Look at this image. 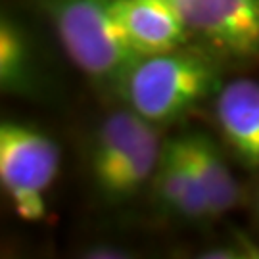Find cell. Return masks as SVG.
<instances>
[{
	"label": "cell",
	"instance_id": "1",
	"mask_svg": "<svg viewBox=\"0 0 259 259\" xmlns=\"http://www.w3.org/2000/svg\"><path fill=\"white\" fill-rule=\"evenodd\" d=\"M50 12L73 64L94 81L121 87L142 56L133 47L111 0H54Z\"/></svg>",
	"mask_w": 259,
	"mask_h": 259
},
{
	"label": "cell",
	"instance_id": "2",
	"mask_svg": "<svg viewBox=\"0 0 259 259\" xmlns=\"http://www.w3.org/2000/svg\"><path fill=\"white\" fill-rule=\"evenodd\" d=\"M213 83L215 67L207 58L173 50L140 58L119 89L142 119L167 123L202 100Z\"/></svg>",
	"mask_w": 259,
	"mask_h": 259
},
{
	"label": "cell",
	"instance_id": "3",
	"mask_svg": "<svg viewBox=\"0 0 259 259\" xmlns=\"http://www.w3.org/2000/svg\"><path fill=\"white\" fill-rule=\"evenodd\" d=\"M186 29L232 56L259 54V0H177Z\"/></svg>",
	"mask_w": 259,
	"mask_h": 259
},
{
	"label": "cell",
	"instance_id": "4",
	"mask_svg": "<svg viewBox=\"0 0 259 259\" xmlns=\"http://www.w3.org/2000/svg\"><path fill=\"white\" fill-rule=\"evenodd\" d=\"M60 165V152L42 133L18 123L0 125V181L10 196L45 192Z\"/></svg>",
	"mask_w": 259,
	"mask_h": 259
},
{
	"label": "cell",
	"instance_id": "5",
	"mask_svg": "<svg viewBox=\"0 0 259 259\" xmlns=\"http://www.w3.org/2000/svg\"><path fill=\"white\" fill-rule=\"evenodd\" d=\"M111 4L142 58L173 52L185 42L188 29L173 0H111Z\"/></svg>",
	"mask_w": 259,
	"mask_h": 259
},
{
	"label": "cell",
	"instance_id": "6",
	"mask_svg": "<svg viewBox=\"0 0 259 259\" xmlns=\"http://www.w3.org/2000/svg\"><path fill=\"white\" fill-rule=\"evenodd\" d=\"M223 137L248 167H259V83L236 79L217 98Z\"/></svg>",
	"mask_w": 259,
	"mask_h": 259
},
{
	"label": "cell",
	"instance_id": "7",
	"mask_svg": "<svg viewBox=\"0 0 259 259\" xmlns=\"http://www.w3.org/2000/svg\"><path fill=\"white\" fill-rule=\"evenodd\" d=\"M159 154H161L159 140H157L156 131L152 129V123H148L139 135V139L135 140V144L131 146L127 156L119 161V165L96 185L102 190V194L108 196L110 200L129 198L156 171Z\"/></svg>",
	"mask_w": 259,
	"mask_h": 259
},
{
	"label": "cell",
	"instance_id": "8",
	"mask_svg": "<svg viewBox=\"0 0 259 259\" xmlns=\"http://www.w3.org/2000/svg\"><path fill=\"white\" fill-rule=\"evenodd\" d=\"M185 140L186 148L198 167L200 179L204 183L207 213L209 217H219L234 207L238 200V185L234 183L232 173L211 140L202 135L185 137Z\"/></svg>",
	"mask_w": 259,
	"mask_h": 259
},
{
	"label": "cell",
	"instance_id": "9",
	"mask_svg": "<svg viewBox=\"0 0 259 259\" xmlns=\"http://www.w3.org/2000/svg\"><path fill=\"white\" fill-rule=\"evenodd\" d=\"M146 125L148 121L142 119L135 110L115 111L104 121L93 148V175L96 183L119 165Z\"/></svg>",
	"mask_w": 259,
	"mask_h": 259
},
{
	"label": "cell",
	"instance_id": "10",
	"mask_svg": "<svg viewBox=\"0 0 259 259\" xmlns=\"http://www.w3.org/2000/svg\"><path fill=\"white\" fill-rule=\"evenodd\" d=\"M186 188V159L183 139L173 140L159 154L156 167V192L159 202L179 213Z\"/></svg>",
	"mask_w": 259,
	"mask_h": 259
},
{
	"label": "cell",
	"instance_id": "11",
	"mask_svg": "<svg viewBox=\"0 0 259 259\" xmlns=\"http://www.w3.org/2000/svg\"><path fill=\"white\" fill-rule=\"evenodd\" d=\"M25 69V47L21 35L6 19L0 25V81L12 87L23 77Z\"/></svg>",
	"mask_w": 259,
	"mask_h": 259
},
{
	"label": "cell",
	"instance_id": "12",
	"mask_svg": "<svg viewBox=\"0 0 259 259\" xmlns=\"http://www.w3.org/2000/svg\"><path fill=\"white\" fill-rule=\"evenodd\" d=\"M10 198H12L16 213L25 221H40L47 213L42 192H18Z\"/></svg>",
	"mask_w": 259,
	"mask_h": 259
},
{
	"label": "cell",
	"instance_id": "13",
	"mask_svg": "<svg viewBox=\"0 0 259 259\" xmlns=\"http://www.w3.org/2000/svg\"><path fill=\"white\" fill-rule=\"evenodd\" d=\"M87 257H96V259H119V257H129L127 251L113 248V246H98L93 250L87 251Z\"/></svg>",
	"mask_w": 259,
	"mask_h": 259
},
{
	"label": "cell",
	"instance_id": "14",
	"mask_svg": "<svg viewBox=\"0 0 259 259\" xmlns=\"http://www.w3.org/2000/svg\"><path fill=\"white\" fill-rule=\"evenodd\" d=\"M240 253L236 250H231V248H217V250H209L205 251L202 257L207 259H232V257H238Z\"/></svg>",
	"mask_w": 259,
	"mask_h": 259
},
{
	"label": "cell",
	"instance_id": "15",
	"mask_svg": "<svg viewBox=\"0 0 259 259\" xmlns=\"http://www.w3.org/2000/svg\"><path fill=\"white\" fill-rule=\"evenodd\" d=\"M173 2H177V0H173Z\"/></svg>",
	"mask_w": 259,
	"mask_h": 259
}]
</instances>
